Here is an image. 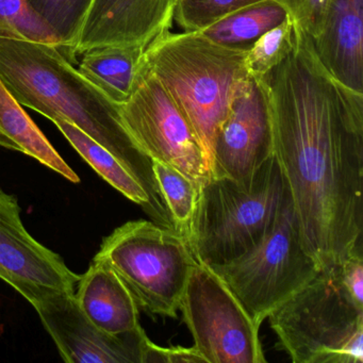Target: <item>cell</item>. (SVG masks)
Wrapping results in <instances>:
<instances>
[{
	"label": "cell",
	"mask_w": 363,
	"mask_h": 363,
	"mask_svg": "<svg viewBox=\"0 0 363 363\" xmlns=\"http://www.w3.org/2000/svg\"><path fill=\"white\" fill-rule=\"evenodd\" d=\"M258 82L306 250L320 267L363 256V93L327 71L297 24L288 56Z\"/></svg>",
	"instance_id": "cell-1"
},
{
	"label": "cell",
	"mask_w": 363,
	"mask_h": 363,
	"mask_svg": "<svg viewBox=\"0 0 363 363\" xmlns=\"http://www.w3.org/2000/svg\"><path fill=\"white\" fill-rule=\"evenodd\" d=\"M0 82L21 106L52 122L75 125L109 150L145 189L164 226L174 229L152 160L127 133L118 105L84 78L56 45L0 37Z\"/></svg>",
	"instance_id": "cell-2"
},
{
	"label": "cell",
	"mask_w": 363,
	"mask_h": 363,
	"mask_svg": "<svg viewBox=\"0 0 363 363\" xmlns=\"http://www.w3.org/2000/svg\"><path fill=\"white\" fill-rule=\"evenodd\" d=\"M250 48L223 45L201 31L157 35L144 50L141 67L152 74L196 135L211 171L214 139L238 82L247 76Z\"/></svg>",
	"instance_id": "cell-3"
},
{
	"label": "cell",
	"mask_w": 363,
	"mask_h": 363,
	"mask_svg": "<svg viewBox=\"0 0 363 363\" xmlns=\"http://www.w3.org/2000/svg\"><path fill=\"white\" fill-rule=\"evenodd\" d=\"M286 197L274 154L248 184L208 178L199 190L189 242L195 259L212 267L250 252L273 228Z\"/></svg>",
	"instance_id": "cell-4"
},
{
	"label": "cell",
	"mask_w": 363,
	"mask_h": 363,
	"mask_svg": "<svg viewBox=\"0 0 363 363\" xmlns=\"http://www.w3.org/2000/svg\"><path fill=\"white\" fill-rule=\"evenodd\" d=\"M269 318L294 363H363V303L344 284L340 263L320 267Z\"/></svg>",
	"instance_id": "cell-5"
},
{
	"label": "cell",
	"mask_w": 363,
	"mask_h": 363,
	"mask_svg": "<svg viewBox=\"0 0 363 363\" xmlns=\"http://www.w3.org/2000/svg\"><path fill=\"white\" fill-rule=\"evenodd\" d=\"M95 260L110 267L139 308L177 318L182 293L196 263L188 242L152 220H131L103 240Z\"/></svg>",
	"instance_id": "cell-6"
},
{
	"label": "cell",
	"mask_w": 363,
	"mask_h": 363,
	"mask_svg": "<svg viewBox=\"0 0 363 363\" xmlns=\"http://www.w3.org/2000/svg\"><path fill=\"white\" fill-rule=\"evenodd\" d=\"M210 267L259 327L320 269L303 246L289 192L273 228L258 245Z\"/></svg>",
	"instance_id": "cell-7"
},
{
	"label": "cell",
	"mask_w": 363,
	"mask_h": 363,
	"mask_svg": "<svg viewBox=\"0 0 363 363\" xmlns=\"http://www.w3.org/2000/svg\"><path fill=\"white\" fill-rule=\"evenodd\" d=\"M179 310L207 363L267 362L260 327L209 265H193Z\"/></svg>",
	"instance_id": "cell-8"
},
{
	"label": "cell",
	"mask_w": 363,
	"mask_h": 363,
	"mask_svg": "<svg viewBox=\"0 0 363 363\" xmlns=\"http://www.w3.org/2000/svg\"><path fill=\"white\" fill-rule=\"evenodd\" d=\"M118 111L127 133L146 156L177 169L201 190L210 178L205 152L186 118L141 63L133 93Z\"/></svg>",
	"instance_id": "cell-9"
},
{
	"label": "cell",
	"mask_w": 363,
	"mask_h": 363,
	"mask_svg": "<svg viewBox=\"0 0 363 363\" xmlns=\"http://www.w3.org/2000/svg\"><path fill=\"white\" fill-rule=\"evenodd\" d=\"M79 278L27 231L18 199L0 189V279L35 307L55 295L73 294Z\"/></svg>",
	"instance_id": "cell-10"
},
{
	"label": "cell",
	"mask_w": 363,
	"mask_h": 363,
	"mask_svg": "<svg viewBox=\"0 0 363 363\" xmlns=\"http://www.w3.org/2000/svg\"><path fill=\"white\" fill-rule=\"evenodd\" d=\"M273 154L264 94L258 80L245 76L238 82L228 111L216 133L210 177L248 184Z\"/></svg>",
	"instance_id": "cell-11"
},
{
	"label": "cell",
	"mask_w": 363,
	"mask_h": 363,
	"mask_svg": "<svg viewBox=\"0 0 363 363\" xmlns=\"http://www.w3.org/2000/svg\"><path fill=\"white\" fill-rule=\"evenodd\" d=\"M75 293L50 297L35 306L42 324L67 363H142L148 339L142 326L128 333H106L78 307Z\"/></svg>",
	"instance_id": "cell-12"
},
{
	"label": "cell",
	"mask_w": 363,
	"mask_h": 363,
	"mask_svg": "<svg viewBox=\"0 0 363 363\" xmlns=\"http://www.w3.org/2000/svg\"><path fill=\"white\" fill-rule=\"evenodd\" d=\"M177 0H94L75 48L82 55L106 46L146 48L171 29Z\"/></svg>",
	"instance_id": "cell-13"
},
{
	"label": "cell",
	"mask_w": 363,
	"mask_h": 363,
	"mask_svg": "<svg viewBox=\"0 0 363 363\" xmlns=\"http://www.w3.org/2000/svg\"><path fill=\"white\" fill-rule=\"evenodd\" d=\"M313 42L327 71L363 93V0H328L322 29Z\"/></svg>",
	"instance_id": "cell-14"
},
{
	"label": "cell",
	"mask_w": 363,
	"mask_h": 363,
	"mask_svg": "<svg viewBox=\"0 0 363 363\" xmlns=\"http://www.w3.org/2000/svg\"><path fill=\"white\" fill-rule=\"evenodd\" d=\"M75 296L82 313L106 333H128L139 328V306L124 282L105 263L93 259L80 275Z\"/></svg>",
	"instance_id": "cell-15"
},
{
	"label": "cell",
	"mask_w": 363,
	"mask_h": 363,
	"mask_svg": "<svg viewBox=\"0 0 363 363\" xmlns=\"http://www.w3.org/2000/svg\"><path fill=\"white\" fill-rule=\"evenodd\" d=\"M143 46H106L82 55L78 71L110 101L122 105L130 97L143 56Z\"/></svg>",
	"instance_id": "cell-16"
},
{
	"label": "cell",
	"mask_w": 363,
	"mask_h": 363,
	"mask_svg": "<svg viewBox=\"0 0 363 363\" xmlns=\"http://www.w3.org/2000/svg\"><path fill=\"white\" fill-rule=\"evenodd\" d=\"M54 123L69 140L72 146L77 150L78 154L105 182L122 193L129 201L139 205L150 216V220L165 227L145 189L109 150H106L75 125L63 120H56Z\"/></svg>",
	"instance_id": "cell-17"
},
{
	"label": "cell",
	"mask_w": 363,
	"mask_h": 363,
	"mask_svg": "<svg viewBox=\"0 0 363 363\" xmlns=\"http://www.w3.org/2000/svg\"><path fill=\"white\" fill-rule=\"evenodd\" d=\"M0 133L14 146V150L37 159L73 184L80 178L63 160L45 135L0 82Z\"/></svg>",
	"instance_id": "cell-18"
},
{
	"label": "cell",
	"mask_w": 363,
	"mask_h": 363,
	"mask_svg": "<svg viewBox=\"0 0 363 363\" xmlns=\"http://www.w3.org/2000/svg\"><path fill=\"white\" fill-rule=\"evenodd\" d=\"M290 16L278 0L240 10L201 30L212 41L233 48H250L255 41Z\"/></svg>",
	"instance_id": "cell-19"
},
{
	"label": "cell",
	"mask_w": 363,
	"mask_h": 363,
	"mask_svg": "<svg viewBox=\"0 0 363 363\" xmlns=\"http://www.w3.org/2000/svg\"><path fill=\"white\" fill-rule=\"evenodd\" d=\"M152 169L171 216L174 230L189 243L199 201V188L190 178L164 163L152 161Z\"/></svg>",
	"instance_id": "cell-20"
},
{
	"label": "cell",
	"mask_w": 363,
	"mask_h": 363,
	"mask_svg": "<svg viewBox=\"0 0 363 363\" xmlns=\"http://www.w3.org/2000/svg\"><path fill=\"white\" fill-rule=\"evenodd\" d=\"M33 11L58 40L60 52L76 62L75 48L94 0H28Z\"/></svg>",
	"instance_id": "cell-21"
},
{
	"label": "cell",
	"mask_w": 363,
	"mask_h": 363,
	"mask_svg": "<svg viewBox=\"0 0 363 363\" xmlns=\"http://www.w3.org/2000/svg\"><path fill=\"white\" fill-rule=\"evenodd\" d=\"M295 30L296 23L289 16L281 24L255 41L244 61L248 75L258 80L280 65L292 50Z\"/></svg>",
	"instance_id": "cell-22"
},
{
	"label": "cell",
	"mask_w": 363,
	"mask_h": 363,
	"mask_svg": "<svg viewBox=\"0 0 363 363\" xmlns=\"http://www.w3.org/2000/svg\"><path fill=\"white\" fill-rule=\"evenodd\" d=\"M0 37L20 38L58 48L56 35L33 11L28 0H0Z\"/></svg>",
	"instance_id": "cell-23"
},
{
	"label": "cell",
	"mask_w": 363,
	"mask_h": 363,
	"mask_svg": "<svg viewBox=\"0 0 363 363\" xmlns=\"http://www.w3.org/2000/svg\"><path fill=\"white\" fill-rule=\"evenodd\" d=\"M269 0H178L174 20L184 31H201L218 21Z\"/></svg>",
	"instance_id": "cell-24"
},
{
	"label": "cell",
	"mask_w": 363,
	"mask_h": 363,
	"mask_svg": "<svg viewBox=\"0 0 363 363\" xmlns=\"http://www.w3.org/2000/svg\"><path fill=\"white\" fill-rule=\"evenodd\" d=\"M297 26L315 39L322 29L328 0H278Z\"/></svg>",
	"instance_id": "cell-25"
},
{
	"label": "cell",
	"mask_w": 363,
	"mask_h": 363,
	"mask_svg": "<svg viewBox=\"0 0 363 363\" xmlns=\"http://www.w3.org/2000/svg\"><path fill=\"white\" fill-rule=\"evenodd\" d=\"M142 363H207V361L194 346L162 347L147 339L144 345Z\"/></svg>",
	"instance_id": "cell-26"
},
{
	"label": "cell",
	"mask_w": 363,
	"mask_h": 363,
	"mask_svg": "<svg viewBox=\"0 0 363 363\" xmlns=\"http://www.w3.org/2000/svg\"><path fill=\"white\" fill-rule=\"evenodd\" d=\"M342 279L352 296L363 303V256L352 255L340 262Z\"/></svg>",
	"instance_id": "cell-27"
},
{
	"label": "cell",
	"mask_w": 363,
	"mask_h": 363,
	"mask_svg": "<svg viewBox=\"0 0 363 363\" xmlns=\"http://www.w3.org/2000/svg\"><path fill=\"white\" fill-rule=\"evenodd\" d=\"M0 146H3V147L8 148V150H14L13 144L3 135V133H0Z\"/></svg>",
	"instance_id": "cell-28"
},
{
	"label": "cell",
	"mask_w": 363,
	"mask_h": 363,
	"mask_svg": "<svg viewBox=\"0 0 363 363\" xmlns=\"http://www.w3.org/2000/svg\"><path fill=\"white\" fill-rule=\"evenodd\" d=\"M177 1H178V0H177ZM176 4H177V3H176Z\"/></svg>",
	"instance_id": "cell-29"
}]
</instances>
